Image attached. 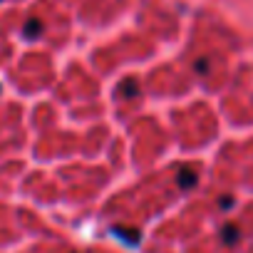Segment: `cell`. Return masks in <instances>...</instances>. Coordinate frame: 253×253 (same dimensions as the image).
<instances>
[{"mask_svg":"<svg viewBox=\"0 0 253 253\" xmlns=\"http://www.w3.org/2000/svg\"><path fill=\"white\" fill-rule=\"evenodd\" d=\"M40 33H42V23H40V20H28V23H25V28H23V35H25L28 40L38 38Z\"/></svg>","mask_w":253,"mask_h":253,"instance_id":"cell-1","label":"cell"}]
</instances>
